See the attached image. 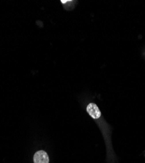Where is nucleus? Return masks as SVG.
I'll use <instances>...</instances> for the list:
<instances>
[{
  "instance_id": "obj_1",
  "label": "nucleus",
  "mask_w": 145,
  "mask_h": 163,
  "mask_svg": "<svg viewBox=\"0 0 145 163\" xmlns=\"http://www.w3.org/2000/svg\"><path fill=\"white\" fill-rule=\"evenodd\" d=\"M33 161L34 163H49V158L45 151L41 150L35 153Z\"/></svg>"
},
{
  "instance_id": "obj_2",
  "label": "nucleus",
  "mask_w": 145,
  "mask_h": 163,
  "mask_svg": "<svg viewBox=\"0 0 145 163\" xmlns=\"http://www.w3.org/2000/svg\"><path fill=\"white\" fill-rule=\"evenodd\" d=\"M87 112L94 119H98L101 116V112L98 106L94 103H90L87 106Z\"/></svg>"
}]
</instances>
